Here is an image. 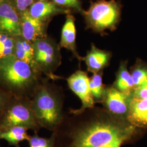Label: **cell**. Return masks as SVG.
<instances>
[{
  "label": "cell",
  "mask_w": 147,
  "mask_h": 147,
  "mask_svg": "<svg viewBox=\"0 0 147 147\" xmlns=\"http://www.w3.org/2000/svg\"><path fill=\"white\" fill-rule=\"evenodd\" d=\"M138 129L129 121L96 111L80 123H73L65 115L55 134V147H101L113 142H131Z\"/></svg>",
  "instance_id": "obj_1"
},
{
  "label": "cell",
  "mask_w": 147,
  "mask_h": 147,
  "mask_svg": "<svg viewBox=\"0 0 147 147\" xmlns=\"http://www.w3.org/2000/svg\"><path fill=\"white\" fill-rule=\"evenodd\" d=\"M42 78L31 99V107L41 128L55 131L63 121L64 94L62 88Z\"/></svg>",
  "instance_id": "obj_2"
},
{
  "label": "cell",
  "mask_w": 147,
  "mask_h": 147,
  "mask_svg": "<svg viewBox=\"0 0 147 147\" xmlns=\"http://www.w3.org/2000/svg\"><path fill=\"white\" fill-rule=\"evenodd\" d=\"M42 79V74L14 55L0 59V87L12 96L31 99Z\"/></svg>",
  "instance_id": "obj_3"
},
{
  "label": "cell",
  "mask_w": 147,
  "mask_h": 147,
  "mask_svg": "<svg viewBox=\"0 0 147 147\" xmlns=\"http://www.w3.org/2000/svg\"><path fill=\"white\" fill-rule=\"evenodd\" d=\"M86 27L100 34L106 30L115 31L121 19V5L117 0H97L91 2L89 8L83 10Z\"/></svg>",
  "instance_id": "obj_4"
},
{
  "label": "cell",
  "mask_w": 147,
  "mask_h": 147,
  "mask_svg": "<svg viewBox=\"0 0 147 147\" xmlns=\"http://www.w3.org/2000/svg\"><path fill=\"white\" fill-rule=\"evenodd\" d=\"M21 126L38 133L41 129L31 107V99L11 96L0 117V131Z\"/></svg>",
  "instance_id": "obj_5"
},
{
  "label": "cell",
  "mask_w": 147,
  "mask_h": 147,
  "mask_svg": "<svg viewBox=\"0 0 147 147\" xmlns=\"http://www.w3.org/2000/svg\"><path fill=\"white\" fill-rule=\"evenodd\" d=\"M32 43L34 60L38 70L49 79L57 80L62 79L55 74L62 63L59 44L47 36L38 39Z\"/></svg>",
  "instance_id": "obj_6"
},
{
  "label": "cell",
  "mask_w": 147,
  "mask_h": 147,
  "mask_svg": "<svg viewBox=\"0 0 147 147\" xmlns=\"http://www.w3.org/2000/svg\"><path fill=\"white\" fill-rule=\"evenodd\" d=\"M69 88L82 102L79 110H71L73 115H79L86 109L94 107L95 101L89 88V79L86 72L79 70L66 79Z\"/></svg>",
  "instance_id": "obj_7"
},
{
  "label": "cell",
  "mask_w": 147,
  "mask_h": 147,
  "mask_svg": "<svg viewBox=\"0 0 147 147\" xmlns=\"http://www.w3.org/2000/svg\"><path fill=\"white\" fill-rule=\"evenodd\" d=\"M132 93L131 94L122 93L111 86L106 87L101 103L105 110L111 115L127 120Z\"/></svg>",
  "instance_id": "obj_8"
},
{
  "label": "cell",
  "mask_w": 147,
  "mask_h": 147,
  "mask_svg": "<svg viewBox=\"0 0 147 147\" xmlns=\"http://www.w3.org/2000/svg\"><path fill=\"white\" fill-rule=\"evenodd\" d=\"M0 32L13 37L21 36L20 14L9 1L0 4Z\"/></svg>",
  "instance_id": "obj_9"
},
{
  "label": "cell",
  "mask_w": 147,
  "mask_h": 147,
  "mask_svg": "<svg viewBox=\"0 0 147 147\" xmlns=\"http://www.w3.org/2000/svg\"><path fill=\"white\" fill-rule=\"evenodd\" d=\"M21 22V37L30 42L47 37V21L34 18L28 10L20 14Z\"/></svg>",
  "instance_id": "obj_10"
},
{
  "label": "cell",
  "mask_w": 147,
  "mask_h": 147,
  "mask_svg": "<svg viewBox=\"0 0 147 147\" xmlns=\"http://www.w3.org/2000/svg\"><path fill=\"white\" fill-rule=\"evenodd\" d=\"M30 15L34 18L48 22L54 16L68 14L71 11L56 4L53 1H37L28 8Z\"/></svg>",
  "instance_id": "obj_11"
},
{
  "label": "cell",
  "mask_w": 147,
  "mask_h": 147,
  "mask_svg": "<svg viewBox=\"0 0 147 147\" xmlns=\"http://www.w3.org/2000/svg\"><path fill=\"white\" fill-rule=\"evenodd\" d=\"M111 57V52L101 50L92 43L90 50L84 57H81V59L86 63L87 70L94 74L102 71L109 65Z\"/></svg>",
  "instance_id": "obj_12"
},
{
  "label": "cell",
  "mask_w": 147,
  "mask_h": 147,
  "mask_svg": "<svg viewBox=\"0 0 147 147\" xmlns=\"http://www.w3.org/2000/svg\"><path fill=\"white\" fill-rule=\"evenodd\" d=\"M76 34L75 18L69 13L67 14L65 21L62 29L59 45L61 48H65L70 51L74 56L81 62V56L78 54L76 50Z\"/></svg>",
  "instance_id": "obj_13"
},
{
  "label": "cell",
  "mask_w": 147,
  "mask_h": 147,
  "mask_svg": "<svg viewBox=\"0 0 147 147\" xmlns=\"http://www.w3.org/2000/svg\"><path fill=\"white\" fill-rule=\"evenodd\" d=\"M127 120L138 128L147 127V99L131 97Z\"/></svg>",
  "instance_id": "obj_14"
},
{
  "label": "cell",
  "mask_w": 147,
  "mask_h": 147,
  "mask_svg": "<svg viewBox=\"0 0 147 147\" xmlns=\"http://www.w3.org/2000/svg\"><path fill=\"white\" fill-rule=\"evenodd\" d=\"M14 40L15 45L13 55L17 59L28 64L37 72L41 74L38 70L34 60L33 43L27 41L21 36L14 37Z\"/></svg>",
  "instance_id": "obj_15"
},
{
  "label": "cell",
  "mask_w": 147,
  "mask_h": 147,
  "mask_svg": "<svg viewBox=\"0 0 147 147\" xmlns=\"http://www.w3.org/2000/svg\"><path fill=\"white\" fill-rule=\"evenodd\" d=\"M127 61H121L116 73V79L112 86L122 93L131 94L135 89L130 71L127 70Z\"/></svg>",
  "instance_id": "obj_16"
},
{
  "label": "cell",
  "mask_w": 147,
  "mask_h": 147,
  "mask_svg": "<svg viewBox=\"0 0 147 147\" xmlns=\"http://www.w3.org/2000/svg\"><path fill=\"white\" fill-rule=\"evenodd\" d=\"M28 129L24 126L12 127L5 131H0V140H5L10 146L20 147V142L29 140L30 135L28 134Z\"/></svg>",
  "instance_id": "obj_17"
},
{
  "label": "cell",
  "mask_w": 147,
  "mask_h": 147,
  "mask_svg": "<svg viewBox=\"0 0 147 147\" xmlns=\"http://www.w3.org/2000/svg\"><path fill=\"white\" fill-rule=\"evenodd\" d=\"M130 73L136 89L147 80V63L141 59H137L135 64L130 67Z\"/></svg>",
  "instance_id": "obj_18"
},
{
  "label": "cell",
  "mask_w": 147,
  "mask_h": 147,
  "mask_svg": "<svg viewBox=\"0 0 147 147\" xmlns=\"http://www.w3.org/2000/svg\"><path fill=\"white\" fill-rule=\"evenodd\" d=\"M102 74L101 71L89 79V88L95 102H101L105 95L106 87L102 83Z\"/></svg>",
  "instance_id": "obj_19"
},
{
  "label": "cell",
  "mask_w": 147,
  "mask_h": 147,
  "mask_svg": "<svg viewBox=\"0 0 147 147\" xmlns=\"http://www.w3.org/2000/svg\"><path fill=\"white\" fill-rule=\"evenodd\" d=\"M14 37L0 32V59L14 55Z\"/></svg>",
  "instance_id": "obj_20"
},
{
  "label": "cell",
  "mask_w": 147,
  "mask_h": 147,
  "mask_svg": "<svg viewBox=\"0 0 147 147\" xmlns=\"http://www.w3.org/2000/svg\"><path fill=\"white\" fill-rule=\"evenodd\" d=\"M27 142L29 147H55V134L53 132L49 138H45L39 136L38 133H34L33 135H30Z\"/></svg>",
  "instance_id": "obj_21"
},
{
  "label": "cell",
  "mask_w": 147,
  "mask_h": 147,
  "mask_svg": "<svg viewBox=\"0 0 147 147\" xmlns=\"http://www.w3.org/2000/svg\"><path fill=\"white\" fill-rule=\"evenodd\" d=\"M56 4L62 7L63 8L79 11L82 13L83 9H82L81 5L80 0H51Z\"/></svg>",
  "instance_id": "obj_22"
},
{
  "label": "cell",
  "mask_w": 147,
  "mask_h": 147,
  "mask_svg": "<svg viewBox=\"0 0 147 147\" xmlns=\"http://www.w3.org/2000/svg\"><path fill=\"white\" fill-rule=\"evenodd\" d=\"M18 12L20 14L26 11L34 3L36 0H9Z\"/></svg>",
  "instance_id": "obj_23"
},
{
  "label": "cell",
  "mask_w": 147,
  "mask_h": 147,
  "mask_svg": "<svg viewBox=\"0 0 147 147\" xmlns=\"http://www.w3.org/2000/svg\"><path fill=\"white\" fill-rule=\"evenodd\" d=\"M132 98L139 99H147V80L140 87L134 89Z\"/></svg>",
  "instance_id": "obj_24"
},
{
  "label": "cell",
  "mask_w": 147,
  "mask_h": 147,
  "mask_svg": "<svg viewBox=\"0 0 147 147\" xmlns=\"http://www.w3.org/2000/svg\"><path fill=\"white\" fill-rule=\"evenodd\" d=\"M11 96V95L0 87V117Z\"/></svg>",
  "instance_id": "obj_25"
},
{
  "label": "cell",
  "mask_w": 147,
  "mask_h": 147,
  "mask_svg": "<svg viewBox=\"0 0 147 147\" xmlns=\"http://www.w3.org/2000/svg\"><path fill=\"white\" fill-rule=\"evenodd\" d=\"M123 144H124L123 142L117 141V142H113L109 144H107L101 147H121Z\"/></svg>",
  "instance_id": "obj_26"
},
{
  "label": "cell",
  "mask_w": 147,
  "mask_h": 147,
  "mask_svg": "<svg viewBox=\"0 0 147 147\" xmlns=\"http://www.w3.org/2000/svg\"><path fill=\"white\" fill-rule=\"evenodd\" d=\"M7 1H9V0H0V4H1L3 2H7Z\"/></svg>",
  "instance_id": "obj_27"
},
{
  "label": "cell",
  "mask_w": 147,
  "mask_h": 147,
  "mask_svg": "<svg viewBox=\"0 0 147 147\" xmlns=\"http://www.w3.org/2000/svg\"><path fill=\"white\" fill-rule=\"evenodd\" d=\"M50 1V0H36V1Z\"/></svg>",
  "instance_id": "obj_28"
}]
</instances>
